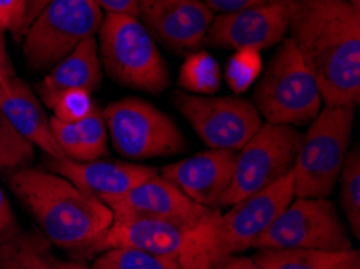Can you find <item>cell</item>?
<instances>
[{
    "label": "cell",
    "instance_id": "603a6c76",
    "mask_svg": "<svg viewBox=\"0 0 360 269\" xmlns=\"http://www.w3.org/2000/svg\"><path fill=\"white\" fill-rule=\"evenodd\" d=\"M340 205L345 213L349 232L360 239V148H349L340 173Z\"/></svg>",
    "mask_w": 360,
    "mask_h": 269
},
{
    "label": "cell",
    "instance_id": "d6a6232c",
    "mask_svg": "<svg viewBox=\"0 0 360 269\" xmlns=\"http://www.w3.org/2000/svg\"><path fill=\"white\" fill-rule=\"evenodd\" d=\"M99 5V8L105 13H118V15H129L139 16L138 0H94Z\"/></svg>",
    "mask_w": 360,
    "mask_h": 269
},
{
    "label": "cell",
    "instance_id": "74e56055",
    "mask_svg": "<svg viewBox=\"0 0 360 269\" xmlns=\"http://www.w3.org/2000/svg\"><path fill=\"white\" fill-rule=\"evenodd\" d=\"M56 269H94V268L87 266V265H84V263H79V261H60V260H57Z\"/></svg>",
    "mask_w": 360,
    "mask_h": 269
},
{
    "label": "cell",
    "instance_id": "9a60e30c",
    "mask_svg": "<svg viewBox=\"0 0 360 269\" xmlns=\"http://www.w3.org/2000/svg\"><path fill=\"white\" fill-rule=\"evenodd\" d=\"M236 152L210 148L181 162L165 164L160 176L199 205L220 210L230 189Z\"/></svg>",
    "mask_w": 360,
    "mask_h": 269
},
{
    "label": "cell",
    "instance_id": "8992f818",
    "mask_svg": "<svg viewBox=\"0 0 360 269\" xmlns=\"http://www.w3.org/2000/svg\"><path fill=\"white\" fill-rule=\"evenodd\" d=\"M254 105L270 124H310L321 108L315 78L291 37H285L254 91Z\"/></svg>",
    "mask_w": 360,
    "mask_h": 269
},
{
    "label": "cell",
    "instance_id": "e575fe53",
    "mask_svg": "<svg viewBox=\"0 0 360 269\" xmlns=\"http://www.w3.org/2000/svg\"><path fill=\"white\" fill-rule=\"evenodd\" d=\"M214 269H264V268H262L259 263H255L254 258L233 255L230 258H226L225 261H221L220 265L215 266Z\"/></svg>",
    "mask_w": 360,
    "mask_h": 269
},
{
    "label": "cell",
    "instance_id": "f35d334b",
    "mask_svg": "<svg viewBox=\"0 0 360 269\" xmlns=\"http://www.w3.org/2000/svg\"><path fill=\"white\" fill-rule=\"evenodd\" d=\"M346 2H347L349 5H352L354 8H359V10H360V0H346Z\"/></svg>",
    "mask_w": 360,
    "mask_h": 269
},
{
    "label": "cell",
    "instance_id": "5bb4252c",
    "mask_svg": "<svg viewBox=\"0 0 360 269\" xmlns=\"http://www.w3.org/2000/svg\"><path fill=\"white\" fill-rule=\"evenodd\" d=\"M139 21L176 53L199 48L215 13L202 0H138Z\"/></svg>",
    "mask_w": 360,
    "mask_h": 269
},
{
    "label": "cell",
    "instance_id": "3957f363",
    "mask_svg": "<svg viewBox=\"0 0 360 269\" xmlns=\"http://www.w3.org/2000/svg\"><path fill=\"white\" fill-rule=\"evenodd\" d=\"M294 199L292 171L275 184L231 205L214 210L188 232L181 269H214L236 254L252 249L274 219Z\"/></svg>",
    "mask_w": 360,
    "mask_h": 269
},
{
    "label": "cell",
    "instance_id": "8d00e7d4",
    "mask_svg": "<svg viewBox=\"0 0 360 269\" xmlns=\"http://www.w3.org/2000/svg\"><path fill=\"white\" fill-rule=\"evenodd\" d=\"M331 269H360V254L357 250H351L345 260L338 263Z\"/></svg>",
    "mask_w": 360,
    "mask_h": 269
},
{
    "label": "cell",
    "instance_id": "ac0fdd59",
    "mask_svg": "<svg viewBox=\"0 0 360 269\" xmlns=\"http://www.w3.org/2000/svg\"><path fill=\"white\" fill-rule=\"evenodd\" d=\"M0 112L32 145L39 147L51 158H65L53 139L46 110L42 108L39 98L18 76L0 81Z\"/></svg>",
    "mask_w": 360,
    "mask_h": 269
},
{
    "label": "cell",
    "instance_id": "5b68a950",
    "mask_svg": "<svg viewBox=\"0 0 360 269\" xmlns=\"http://www.w3.org/2000/svg\"><path fill=\"white\" fill-rule=\"evenodd\" d=\"M97 32L101 65L113 81L149 94H160L170 86L165 60L139 18L105 13Z\"/></svg>",
    "mask_w": 360,
    "mask_h": 269
},
{
    "label": "cell",
    "instance_id": "2e32d148",
    "mask_svg": "<svg viewBox=\"0 0 360 269\" xmlns=\"http://www.w3.org/2000/svg\"><path fill=\"white\" fill-rule=\"evenodd\" d=\"M52 173L73 183L84 194L102 203L118 199L143 181L159 174L157 168L128 162H75L70 158H51Z\"/></svg>",
    "mask_w": 360,
    "mask_h": 269
},
{
    "label": "cell",
    "instance_id": "d590c367",
    "mask_svg": "<svg viewBox=\"0 0 360 269\" xmlns=\"http://www.w3.org/2000/svg\"><path fill=\"white\" fill-rule=\"evenodd\" d=\"M51 2V0H26V12H25V23L21 27L20 36L25 34V31L28 29V26L34 21L37 15L41 13V10L46 7V5Z\"/></svg>",
    "mask_w": 360,
    "mask_h": 269
},
{
    "label": "cell",
    "instance_id": "4316f807",
    "mask_svg": "<svg viewBox=\"0 0 360 269\" xmlns=\"http://www.w3.org/2000/svg\"><path fill=\"white\" fill-rule=\"evenodd\" d=\"M76 124H78L81 140H83V162L99 160L101 157L107 155L108 131L105 119H103L102 110L94 105L89 114Z\"/></svg>",
    "mask_w": 360,
    "mask_h": 269
},
{
    "label": "cell",
    "instance_id": "7402d4cb",
    "mask_svg": "<svg viewBox=\"0 0 360 269\" xmlns=\"http://www.w3.org/2000/svg\"><path fill=\"white\" fill-rule=\"evenodd\" d=\"M221 70L209 52H193L179 68L178 84L189 94L212 96L220 89Z\"/></svg>",
    "mask_w": 360,
    "mask_h": 269
},
{
    "label": "cell",
    "instance_id": "e0dca14e",
    "mask_svg": "<svg viewBox=\"0 0 360 269\" xmlns=\"http://www.w3.org/2000/svg\"><path fill=\"white\" fill-rule=\"evenodd\" d=\"M189 230L155 219L113 221L107 232L87 249L84 256L102 254L110 249H136L157 256L172 258L179 263L186 250Z\"/></svg>",
    "mask_w": 360,
    "mask_h": 269
},
{
    "label": "cell",
    "instance_id": "ffe728a7",
    "mask_svg": "<svg viewBox=\"0 0 360 269\" xmlns=\"http://www.w3.org/2000/svg\"><path fill=\"white\" fill-rule=\"evenodd\" d=\"M51 242L37 230H21L0 244V269H56Z\"/></svg>",
    "mask_w": 360,
    "mask_h": 269
},
{
    "label": "cell",
    "instance_id": "9c48e42d",
    "mask_svg": "<svg viewBox=\"0 0 360 269\" xmlns=\"http://www.w3.org/2000/svg\"><path fill=\"white\" fill-rule=\"evenodd\" d=\"M259 249H307L351 251L352 240L335 202L328 199H299L278 215L255 240Z\"/></svg>",
    "mask_w": 360,
    "mask_h": 269
},
{
    "label": "cell",
    "instance_id": "4fadbf2b",
    "mask_svg": "<svg viewBox=\"0 0 360 269\" xmlns=\"http://www.w3.org/2000/svg\"><path fill=\"white\" fill-rule=\"evenodd\" d=\"M107 206L113 213V221L155 219L184 229L198 226L214 211L191 200L160 174L143 181L124 195L108 202Z\"/></svg>",
    "mask_w": 360,
    "mask_h": 269
},
{
    "label": "cell",
    "instance_id": "7c38bea8",
    "mask_svg": "<svg viewBox=\"0 0 360 269\" xmlns=\"http://www.w3.org/2000/svg\"><path fill=\"white\" fill-rule=\"evenodd\" d=\"M291 13L292 0H271L239 12L217 15L204 44L215 48H255L260 52L285 39Z\"/></svg>",
    "mask_w": 360,
    "mask_h": 269
},
{
    "label": "cell",
    "instance_id": "f546056e",
    "mask_svg": "<svg viewBox=\"0 0 360 269\" xmlns=\"http://www.w3.org/2000/svg\"><path fill=\"white\" fill-rule=\"evenodd\" d=\"M26 0H0V27L20 36L25 23Z\"/></svg>",
    "mask_w": 360,
    "mask_h": 269
},
{
    "label": "cell",
    "instance_id": "30bf717a",
    "mask_svg": "<svg viewBox=\"0 0 360 269\" xmlns=\"http://www.w3.org/2000/svg\"><path fill=\"white\" fill-rule=\"evenodd\" d=\"M302 134L288 124L264 123L236 152L233 179L223 206H231L257 194L292 171Z\"/></svg>",
    "mask_w": 360,
    "mask_h": 269
},
{
    "label": "cell",
    "instance_id": "484cf974",
    "mask_svg": "<svg viewBox=\"0 0 360 269\" xmlns=\"http://www.w3.org/2000/svg\"><path fill=\"white\" fill-rule=\"evenodd\" d=\"M260 71V52L255 48H239V51H234L226 63V82L231 87V91L236 94H243L257 81Z\"/></svg>",
    "mask_w": 360,
    "mask_h": 269
},
{
    "label": "cell",
    "instance_id": "ab89813d",
    "mask_svg": "<svg viewBox=\"0 0 360 269\" xmlns=\"http://www.w3.org/2000/svg\"><path fill=\"white\" fill-rule=\"evenodd\" d=\"M340 2H342V0H340Z\"/></svg>",
    "mask_w": 360,
    "mask_h": 269
},
{
    "label": "cell",
    "instance_id": "277c9868",
    "mask_svg": "<svg viewBox=\"0 0 360 269\" xmlns=\"http://www.w3.org/2000/svg\"><path fill=\"white\" fill-rule=\"evenodd\" d=\"M354 105H325L302 134L292 166L294 197L328 199L351 147Z\"/></svg>",
    "mask_w": 360,
    "mask_h": 269
},
{
    "label": "cell",
    "instance_id": "44dd1931",
    "mask_svg": "<svg viewBox=\"0 0 360 269\" xmlns=\"http://www.w3.org/2000/svg\"><path fill=\"white\" fill-rule=\"evenodd\" d=\"M347 255L349 251L259 249L252 258L264 269H331Z\"/></svg>",
    "mask_w": 360,
    "mask_h": 269
},
{
    "label": "cell",
    "instance_id": "52a82bcc",
    "mask_svg": "<svg viewBox=\"0 0 360 269\" xmlns=\"http://www.w3.org/2000/svg\"><path fill=\"white\" fill-rule=\"evenodd\" d=\"M102 20L94 0H51L23 34L26 63L34 71L52 70L79 42L94 36Z\"/></svg>",
    "mask_w": 360,
    "mask_h": 269
},
{
    "label": "cell",
    "instance_id": "7a4b0ae2",
    "mask_svg": "<svg viewBox=\"0 0 360 269\" xmlns=\"http://www.w3.org/2000/svg\"><path fill=\"white\" fill-rule=\"evenodd\" d=\"M10 188L49 242L78 256H84L113 223V213L105 203L56 173L25 166L12 174Z\"/></svg>",
    "mask_w": 360,
    "mask_h": 269
},
{
    "label": "cell",
    "instance_id": "cb8c5ba5",
    "mask_svg": "<svg viewBox=\"0 0 360 269\" xmlns=\"http://www.w3.org/2000/svg\"><path fill=\"white\" fill-rule=\"evenodd\" d=\"M94 269H181L178 261L136 249H110L96 258Z\"/></svg>",
    "mask_w": 360,
    "mask_h": 269
},
{
    "label": "cell",
    "instance_id": "836d02e7",
    "mask_svg": "<svg viewBox=\"0 0 360 269\" xmlns=\"http://www.w3.org/2000/svg\"><path fill=\"white\" fill-rule=\"evenodd\" d=\"M15 68L12 65V60L8 57L7 46H5V32L2 27H0V81H7L13 78Z\"/></svg>",
    "mask_w": 360,
    "mask_h": 269
},
{
    "label": "cell",
    "instance_id": "83f0119b",
    "mask_svg": "<svg viewBox=\"0 0 360 269\" xmlns=\"http://www.w3.org/2000/svg\"><path fill=\"white\" fill-rule=\"evenodd\" d=\"M91 92L84 89H67L49 102V108L53 110V117L67 123H78L94 108Z\"/></svg>",
    "mask_w": 360,
    "mask_h": 269
},
{
    "label": "cell",
    "instance_id": "ba28073f",
    "mask_svg": "<svg viewBox=\"0 0 360 269\" xmlns=\"http://www.w3.org/2000/svg\"><path fill=\"white\" fill-rule=\"evenodd\" d=\"M108 136L118 153L133 160L170 157L188 148L186 137L162 110L128 97L112 102L102 110Z\"/></svg>",
    "mask_w": 360,
    "mask_h": 269
},
{
    "label": "cell",
    "instance_id": "4dcf8cb0",
    "mask_svg": "<svg viewBox=\"0 0 360 269\" xmlns=\"http://www.w3.org/2000/svg\"><path fill=\"white\" fill-rule=\"evenodd\" d=\"M16 232H20L18 219L15 216L7 194H5L2 185H0V244L7 242Z\"/></svg>",
    "mask_w": 360,
    "mask_h": 269
},
{
    "label": "cell",
    "instance_id": "d4e9b609",
    "mask_svg": "<svg viewBox=\"0 0 360 269\" xmlns=\"http://www.w3.org/2000/svg\"><path fill=\"white\" fill-rule=\"evenodd\" d=\"M34 160V145L0 112V171L21 169Z\"/></svg>",
    "mask_w": 360,
    "mask_h": 269
},
{
    "label": "cell",
    "instance_id": "6da1fadb",
    "mask_svg": "<svg viewBox=\"0 0 360 269\" xmlns=\"http://www.w3.org/2000/svg\"><path fill=\"white\" fill-rule=\"evenodd\" d=\"M289 37L325 105L360 100V10L346 0H292Z\"/></svg>",
    "mask_w": 360,
    "mask_h": 269
},
{
    "label": "cell",
    "instance_id": "8fae6325",
    "mask_svg": "<svg viewBox=\"0 0 360 269\" xmlns=\"http://www.w3.org/2000/svg\"><path fill=\"white\" fill-rule=\"evenodd\" d=\"M172 102L209 148L241 150L264 124L254 103L243 97H209L173 91Z\"/></svg>",
    "mask_w": 360,
    "mask_h": 269
},
{
    "label": "cell",
    "instance_id": "f1b7e54d",
    "mask_svg": "<svg viewBox=\"0 0 360 269\" xmlns=\"http://www.w3.org/2000/svg\"><path fill=\"white\" fill-rule=\"evenodd\" d=\"M49 124L63 157L75 162H83V140L78 124L62 122L56 117L49 118Z\"/></svg>",
    "mask_w": 360,
    "mask_h": 269
},
{
    "label": "cell",
    "instance_id": "1f68e13d",
    "mask_svg": "<svg viewBox=\"0 0 360 269\" xmlns=\"http://www.w3.org/2000/svg\"><path fill=\"white\" fill-rule=\"evenodd\" d=\"M214 13H233L239 10L257 7V5L269 4L271 0H202Z\"/></svg>",
    "mask_w": 360,
    "mask_h": 269
},
{
    "label": "cell",
    "instance_id": "d6986e66",
    "mask_svg": "<svg viewBox=\"0 0 360 269\" xmlns=\"http://www.w3.org/2000/svg\"><path fill=\"white\" fill-rule=\"evenodd\" d=\"M102 82V65L99 58V44L91 36L79 42L67 57L44 76L37 84V92L46 105L58 92L67 89H84L94 92Z\"/></svg>",
    "mask_w": 360,
    "mask_h": 269
}]
</instances>
